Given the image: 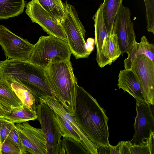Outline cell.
I'll return each mask as SVG.
<instances>
[{"label":"cell","mask_w":154,"mask_h":154,"mask_svg":"<svg viewBox=\"0 0 154 154\" xmlns=\"http://www.w3.org/2000/svg\"><path fill=\"white\" fill-rule=\"evenodd\" d=\"M74 116L82 130L96 146H109L108 118L96 100L78 84Z\"/></svg>","instance_id":"1"},{"label":"cell","mask_w":154,"mask_h":154,"mask_svg":"<svg viewBox=\"0 0 154 154\" xmlns=\"http://www.w3.org/2000/svg\"><path fill=\"white\" fill-rule=\"evenodd\" d=\"M0 76L11 78L22 85L39 102V98L41 96H54L45 68L29 61L10 59L1 61Z\"/></svg>","instance_id":"2"},{"label":"cell","mask_w":154,"mask_h":154,"mask_svg":"<svg viewBox=\"0 0 154 154\" xmlns=\"http://www.w3.org/2000/svg\"><path fill=\"white\" fill-rule=\"evenodd\" d=\"M45 69L54 97L74 115L78 84L70 60L50 63Z\"/></svg>","instance_id":"3"},{"label":"cell","mask_w":154,"mask_h":154,"mask_svg":"<svg viewBox=\"0 0 154 154\" xmlns=\"http://www.w3.org/2000/svg\"><path fill=\"white\" fill-rule=\"evenodd\" d=\"M67 42L50 35L41 36L34 45L29 61L45 68L50 63L70 60Z\"/></svg>","instance_id":"4"},{"label":"cell","mask_w":154,"mask_h":154,"mask_svg":"<svg viewBox=\"0 0 154 154\" xmlns=\"http://www.w3.org/2000/svg\"><path fill=\"white\" fill-rule=\"evenodd\" d=\"M65 15L61 25L72 54L76 59L87 58L91 54L87 50L86 30L74 7L64 3Z\"/></svg>","instance_id":"5"},{"label":"cell","mask_w":154,"mask_h":154,"mask_svg":"<svg viewBox=\"0 0 154 154\" xmlns=\"http://www.w3.org/2000/svg\"><path fill=\"white\" fill-rule=\"evenodd\" d=\"M36 113L37 119L40 123L46 141V154H60L62 135L55 120L54 111L40 102Z\"/></svg>","instance_id":"6"},{"label":"cell","mask_w":154,"mask_h":154,"mask_svg":"<svg viewBox=\"0 0 154 154\" xmlns=\"http://www.w3.org/2000/svg\"><path fill=\"white\" fill-rule=\"evenodd\" d=\"M0 45L8 59L29 61L34 45L0 25Z\"/></svg>","instance_id":"7"},{"label":"cell","mask_w":154,"mask_h":154,"mask_svg":"<svg viewBox=\"0 0 154 154\" xmlns=\"http://www.w3.org/2000/svg\"><path fill=\"white\" fill-rule=\"evenodd\" d=\"M153 105L136 100L135 132L130 141L132 145L146 144L151 133L154 132Z\"/></svg>","instance_id":"8"},{"label":"cell","mask_w":154,"mask_h":154,"mask_svg":"<svg viewBox=\"0 0 154 154\" xmlns=\"http://www.w3.org/2000/svg\"><path fill=\"white\" fill-rule=\"evenodd\" d=\"M113 32L117 35L122 55L127 53L137 42L130 10L122 4L115 19Z\"/></svg>","instance_id":"9"},{"label":"cell","mask_w":154,"mask_h":154,"mask_svg":"<svg viewBox=\"0 0 154 154\" xmlns=\"http://www.w3.org/2000/svg\"><path fill=\"white\" fill-rule=\"evenodd\" d=\"M137 77L146 102L154 104V63L144 54L137 56L131 69Z\"/></svg>","instance_id":"10"},{"label":"cell","mask_w":154,"mask_h":154,"mask_svg":"<svg viewBox=\"0 0 154 154\" xmlns=\"http://www.w3.org/2000/svg\"><path fill=\"white\" fill-rule=\"evenodd\" d=\"M25 13L32 22L38 24L49 35L67 42L61 25L58 24L42 7L38 0H31L26 4Z\"/></svg>","instance_id":"11"},{"label":"cell","mask_w":154,"mask_h":154,"mask_svg":"<svg viewBox=\"0 0 154 154\" xmlns=\"http://www.w3.org/2000/svg\"><path fill=\"white\" fill-rule=\"evenodd\" d=\"M103 3L99 6L92 17L94 21L95 43L96 47V60L100 68L112 64L109 57V37L103 15Z\"/></svg>","instance_id":"12"},{"label":"cell","mask_w":154,"mask_h":154,"mask_svg":"<svg viewBox=\"0 0 154 154\" xmlns=\"http://www.w3.org/2000/svg\"><path fill=\"white\" fill-rule=\"evenodd\" d=\"M16 126L25 151L32 154H46V141L41 128L31 126L27 122Z\"/></svg>","instance_id":"13"},{"label":"cell","mask_w":154,"mask_h":154,"mask_svg":"<svg viewBox=\"0 0 154 154\" xmlns=\"http://www.w3.org/2000/svg\"><path fill=\"white\" fill-rule=\"evenodd\" d=\"M42 103L62 117L72 127L79 136L82 145L89 154H97L96 146L89 139L77 124L74 115L70 114L54 96H42L39 98Z\"/></svg>","instance_id":"14"},{"label":"cell","mask_w":154,"mask_h":154,"mask_svg":"<svg viewBox=\"0 0 154 154\" xmlns=\"http://www.w3.org/2000/svg\"><path fill=\"white\" fill-rule=\"evenodd\" d=\"M118 86L124 91L128 92L136 100L146 103L143 91L135 73L131 69L120 71L118 75Z\"/></svg>","instance_id":"15"},{"label":"cell","mask_w":154,"mask_h":154,"mask_svg":"<svg viewBox=\"0 0 154 154\" xmlns=\"http://www.w3.org/2000/svg\"><path fill=\"white\" fill-rule=\"evenodd\" d=\"M128 57L124 60L125 69H130L135 58L140 54H144L154 63V45L148 41L143 36L140 42H136L127 53Z\"/></svg>","instance_id":"16"},{"label":"cell","mask_w":154,"mask_h":154,"mask_svg":"<svg viewBox=\"0 0 154 154\" xmlns=\"http://www.w3.org/2000/svg\"><path fill=\"white\" fill-rule=\"evenodd\" d=\"M1 77L9 82L12 88L23 106L36 112L38 105L40 102L29 90L11 78Z\"/></svg>","instance_id":"17"},{"label":"cell","mask_w":154,"mask_h":154,"mask_svg":"<svg viewBox=\"0 0 154 154\" xmlns=\"http://www.w3.org/2000/svg\"><path fill=\"white\" fill-rule=\"evenodd\" d=\"M26 5L24 0H0V19L18 16Z\"/></svg>","instance_id":"18"},{"label":"cell","mask_w":154,"mask_h":154,"mask_svg":"<svg viewBox=\"0 0 154 154\" xmlns=\"http://www.w3.org/2000/svg\"><path fill=\"white\" fill-rule=\"evenodd\" d=\"M123 0H104L103 15L106 28L109 36L112 33L116 16Z\"/></svg>","instance_id":"19"},{"label":"cell","mask_w":154,"mask_h":154,"mask_svg":"<svg viewBox=\"0 0 154 154\" xmlns=\"http://www.w3.org/2000/svg\"><path fill=\"white\" fill-rule=\"evenodd\" d=\"M38 1L56 23L61 25L65 15L64 3L62 0H38Z\"/></svg>","instance_id":"20"},{"label":"cell","mask_w":154,"mask_h":154,"mask_svg":"<svg viewBox=\"0 0 154 154\" xmlns=\"http://www.w3.org/2000/svg\"><path fill=\"white\" fill-rule=\"evenodd\" d=\"M0 100L12 108L23 106L13 90L9 82L0 76Z\"/></svg>","instance_id":"21"},{"label":"cell","mask_w":154,"mask_h":154,"mask_svg":"<svg viewBox=\"0 0 154 154\" xmlns=\"http://www.w3.org/2000/svg\"><path fill=\"white\" fill-rule=\"evenodd\" d=\"M14 123H21L37 119L36 112L31 110L24 106L13 108L11 111L3 117Z\"/></svg>","instance_id":"22"},{"label":"cell","mask_w":154,"mask_h":154,"mask_svg":"<svg viewBox=\"0 0 154 154\" xmlns=\"http://www.w3.org/2000/svg\"><path fill=\"white\" fill-rule=\"evenodd\" d=\"M60 154H88L82 144L70 137H63Z\"/></svg>","instance_id":"23"},{"label":"cell","mask_w":154,"mask_h":154,"mask_svg":"<svg viewBox=\"0 0 154 154\" xmlns=\"http://www.w3.org/2000/svg\"><path fill=\"white\" fill-rule=\"evenodd\" d=\"M54 116L59 127L62 137L72 138L82 144V141L81 138L72 126L62 117L54 112Z\"/></svg>","instance_id":"24"},{"label":"cell","mask_w":154,"mask_h":154,"mask_svg":"<svg viewBox=\"0 0 154 154\" xmlns=\"http://www.w3.org/2000/svg\"><path fill=\"white\" fill-rule=\"evenodd\" d=\"M109 57L112 63L122 54L117 35L113 32L109 37Z\"/></svg>","instance_id":"25"},{"label":"cell","mask_w":154,"mask_h":154,"mask_svg":"<svg viewBox=\"0 0 154 154\" xmlns=\"http://www.w3.org/2000/svg\"><path fill=\"white\" fill-rule=\"evenodd\" d=\"M146 8V29L148 32H154V0H143Z\"/></svg>","instance_id":"26"},{"label":"cell","mask_w":154,"mask_h":154,"mask_svg":"<svg viewBox=\"0 0 154 154\" xmlns=\"http://www.w3.org/2000/svg\"><path fill=\"white\" fill-rule=\"evenodd\" d=\"M23 154L19 147L7 136L1 144V154Z\"/></svg>","instance_id":"27"},{"label":"cell","mask_w":154,"mask_h":154,"mask_svg":"<svg viewBox=\"0 0 154 154\" xmlns=\"http://www.w3.org/2000/svg\"><path fill=\"white\" fill-rule=\"evenodd\" d=\"M14 123L11 122L3 117H0V134L1 143L5 140Z\"/></svg>","instance_id":"28"},{"label":"cell","mask_w":154,"mask_h":154,"mask_svg":"<svg viewBox=\"0 0 154 154\" xmlns=\"http://www.w3.org/2000/svg\"><path fill=\"white\" fill-rule=\"evenodd\" d=\"M8 136L19 147L23 154L26 153L24 150L23 146L18 135L15 125L12 128Z\"/></svg>","instance_id":"29"},{"label":"cell","mask_w":154,"mask_h":154,"mask_svg":"<svg viewBox=\"0 0 154 154\" xmlns=\"http://www.w3.org/2000/svg\"><path fill=\"white\" fill-rule=\"evenodd\" d=\"M131 154H150L146 144L144 145H132L130 148Z\"/></svg>","instance_id":"30"},{"label":"cell","mask_w":154,"mask_h":154,"mask_svg":"<svg viewBox=\"0 0 154 154\" xmlns=\"http://www.w3.org/2000/svg\"><path fill=\"white\" fill-rule=\"evenodd\" d=\"M119 143L120 146V154H131L130 148L132 144L130 141H121Z\"/></svg>","instance_id":"31"},{"label":"cell","mask_w":154,"mask_h":154,"mask_svg":"<svg viewBox=\"0 0 154 154\" xmlns=\"http://www.w3.org/2000/svg\"><path fill=\"white\" fill-rule=\"evenodd\" d=\"M12 109L9 105L0 100V117H4Z\"/></svg>","instance_id":"32"},{"label":"cell","mask_w":154,"mask_h":154,"mask_svg":"<svg viewBox=\"0 0 154 154\" xmlns=\"http://www.w3.org/2000/svg\"><path fill=\"white\" fill-rule=\"evenodd\" d=\"M154 132L151 133L147 141V145L150 154H154Z\"/></svg>","instance_id":"33"},{"label":"cell","mask_w":154,"mask_h":154,"mask_svg":"<svg viewBox=\"0 0 154 154\" xmlns=\"http://www.w3.org/2000/svg\"><path fill=\"white\" fill-rule=\"evenodd\" d=\"M110 145L109 146L105 145L97 146L96 148L97 154H110Z\"/></svg>","instance_id":"34"},{"label":"cell","mask_w":154,"mask_h":154,"mask_svg":"<svg viewBox=\"0 0 154 154\" xmlns=\"http://www.w3.org/2000/svg\"><path fill=\"white\" fill-rule=\"evenodd\" d=\"M110 154H120L119 143L116 146H113L110 145Z\"/></svg>","instance_id":"35"},{"label":"cell","mask_w":154,"mask_h":154,"mask_svg":"<svg viewBox=\"0 0 154 154\" xmlns=\"http://www.w3.org/2000/svg\"><path fill=\"white\" fill-rule=\"evenodd\" d=\"M0 143H1V140H0Z\"/></svg>","instance_id":"36"}]
</instances>
